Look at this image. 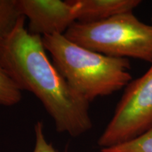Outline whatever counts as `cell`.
Listing matches in <instances>:
<instances>
[{"mask_svg": "<svg viewBox=\"0 0 152 152\" xmlns=\"http://www.w3.org/2000/svg\"><path fill=\"white\" fill-rule=\"evenodd\" d=\"M25 19L20 17L0 40V67L21 91L40 101L57 132L80 136L92 128L90 102L72 88L49 59L42 37L29 33Z\"/></svg>", "mask_w": 152, "mask_h": 152, "instance_id": "1", "label": "cell"}, {"mask_svg": "<svg viewBox=\"0 0 152 152\" xmlns=\"http://www.w3.org/2000/svg\"><path fill=\"white\" fill-rule=\"evenodd\" d=\"M42 37L59 73L90 103L96 98L121 90L132 80L128 58L102 54L74 43L61 34Z\"/></svg>", "mask_w": 152, "mask_h": 152, "instance_id": "2", "label": "cell"}, {"mask_svg": "<svg viewBox=\"0 0 152 152\" xmlns=\"http://www.w3.org/2000/svg\"><path fill=\"white\" fill-rule=\"evenodd\" d=\"M64 35L77 45L106 56L152 63V24L144 23L133 12L92 23L75 22Z\"/></svg>", "mask_w": 152, "mask_h": 152, "instance_id": "3", "label": "cell"}, {"mask_svg": "<svg viewBox=\"0 0 152 152\" xmlns=\"http://www.w3.org/2000/svg\"><path fill=\"white\" fill-rule=\"evenodd\" d=\"M152 127V64L125 87L113 115L98 140L101 149L124 143Z\"/></svg>", "mask_w": 152, "mask_h": 152, "instance_id": "4", "label": "cell"}, {"mask_svg": "<svg viewBox=\"0 0 152 152\" xmlns=\"http://www.w3.org/2000/svg\"><path fill=\"white\" fill-rule=\"evenodd\" d=\"M17 3L20 14L28 18V31L33 35H64L77 22L72 0H17Z\"/></svg>", "mask_w": 152, "mask_h": 152, "instance_id": "5", "label": "cell"}, {"mask_svg": "<svg viewBox=\"0 0 152 152\" xmlns=\"http://www.w3.org/2000/svg\"><path fill=\"white\" fill-rule=\"evenodd\" d=\"M77 22L92 23L125 13L133 12L140 0H72Z\"/></svg>", "mask_w": 152, "mask_h": 152, "instance_id": "6", "label": "cell"}, {"mask_svg": "<svg viewBox=\"0 0 152 152\" xmlns=\"http://www.w3.org/2000/svg\"><path fill=\"white\" fill-rule=\"evenodd\" d=\"M21 16L17 0H0V40L11 33Z\"/></svg>", "mask_w": 152, "mask_h": 152, "instance_id": "7", "label": "cell"}, {"mask_svg": "<svg viewBox=\"0 0 152 152\" xmlns=\"http://www.w3.org/2000/svg\"><path fill=\"white\" fill-rule=\"evenodd\" d=\"M101 152H152V127L128 142L101 149Z\"/></svg>", "mask_w": 152, "mask_h": 152, "instance_id": "8", "label": "cell"}, {"mask_svg": "<svg viewBox=\"0 0 152 152\" xmlns=\"http://www.w3.org/2000/svg\"><path fill=\"white\" fill-rule=\"evenodd\" d=\"M22 98L21 90L0 67V105L15 106L21 101Z\"/></svg>", "mask_w": 152, "mask_h": 152, "instance_id": "9", "label": "cell"}, {"mask_svg": "<svg viewBox=\"0 0 152 152\" xmlns=\"http://www.w3.org/2000/svg\"><path fill=\"white\" fill-rule=\"evenodd\" d=\"M35 143L33 152H58L51 143L47 141L44 132V125L37 121L35 125Z\"/></svg>", "mask_w": 152, "mask_h": 152, "instance_id": "10", "label": "cell"}]
</instances>
